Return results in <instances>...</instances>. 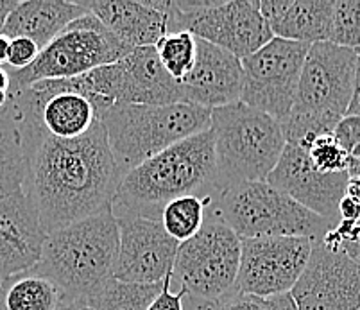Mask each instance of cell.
Segmentation results:
<instances>
[{"instance_id": "obj_17", "label": "cell", "mask_w": 360, "mask_h": 310, "mask_svg": "<svg viewBox=\"0 0 360 310\" xmlns=\"http://www.w3.org/2000/svg\"><path fill=\"white\" fill-rule=\"evenodd\" d=\"M198 40V38H195ZM183 103L215 110L240 101L242 63L230 52L198 40L192 70L179 81Z\"/></svg>"}, {"instance_id": "obj_39", "label": "cell", "mask_w": 360, "mask_h": 310, "mask_svg": "<svg viewBox=\"0 0 360 310\" xmlns=\"http://www.w3.org/2000/svg\"><path fill=\"white\" fill-rule=\"evenodd\" d=\"M9 44H11V38H8V36L0 32V67H4L8 63Z\"/></svg>"}, {"instance_id": "obj_2", "label": "cell", "mask_w": 360, "mask_h": 310, "mask_svg": "<svg viewBox=\"0 0 360 310\" xmlns=\"http://www.w3.org/2000/svg\"><path fill=\"white\" fill-rule=\"evenodd\" d=\"M221 190L210 129L181 140L122 176L111 212L160 221L167 203L185 195L212 201Z\"/></svg>"}, {"instance_id": "obj_38", "label": "cell", "mask_w": 360, "mask_h": 310, "mask_svg": "<svg viewBox=\"0 0 360 310\" xmlns=\"http://www.w3.org/2000/svg\"><path fill=\"white\" fill-rule=\"evenodd\" d=\"M16 4H18V2H15V0H0V32H2V27H4L6 18H8L9 13L15 9Z\"/></svg>"}, {"instance_id": "obj_26", "label": "cell", "mask_w": 360, "mask_h": 310, "mask_svg": "<svg viewBox=\"0 0 360 310\" xmlns=\"http://www.w3.org/2000/svg\"><path fill=\"white\" fill-rule=\"evenodd\" d=\"M163 68L172 79L181 81L192 70L198 52V40L191 32H169L155 45Z\"/></svg>"}, {"instance_id": "obj_23", "label": "cell", "mask_w": 360, "mask_h": 310, "mask_svg": "<svg viewBox=\"0 0 360 310\" xmlns=\"http://www.w3.org/2000/svg\"><path fill=\"white\" fill-rule=\"evenodd\" d=\"M63 299L54 282L29 271L2 283L0 310H56Z\"/></svg>"}, {"instance_id": "obj_9", "label": "cell", "mask_w": 360, "mask_h": 310, "mask_svg": "<svg viewBox=\"0 0 360 310\" xmlns=\"http://www.w3.org/2000/svg\"><path fill=\"white\" fill-rule=\"evenodd\" d=\"M240 266V237L224 221L206 214L198 235L179 244L170 285L186 296L215 302L235 290Z\"/></svg>"}, {"instance_id": "obj_35", "label": "cell", "mask_w": 360, "mask_h": 310, "mask_svg": "<svg viewBox=\"0 0 360 310\" xmlns=\"http://www.w3.org/2000/svg\"><path fill=\"white\" fill-rule=\"evenodd\" d=\"M264 302H265V306H267V310H297L290 292H287V295L273 296V298H267L264 299Z\"/></svg>"}, {"instance_id": "obj_40", "label": "cell", "mask_w": 360, "mask_h": 310, "mask_svg": "<svg viewBox=\"0 0 360 310\" xmlns=\"http://www.w3.org/2000/svg\"><path fill=\"white\" fill-rule=\"evenodd\" d=\"M9 86H11V79H9V70L8 67H0V90L9 92Z\"/></svg>"}, {"instance_id": "obj_20", "label": "cell", "mask_w": 360, "mask_h": 310, "mask_svg": "<svg viewBox=\"0 0 360 310\" xmlns=\"http://www.w3.org/2000/svg\"><path fill=\"white\" fill-rule=\"evenodd\" d=\"M260 9L274 38L309 45L328 41L333 0H264Z\"/></svg>"}, {"instance_id": "obj_15", "label": "cell", "mask_w": 360, "mask_h": 310, "mask_svg": "<svg viewBox=\"0 0 360 310\" xmlns=\"http://www.w3.org/2000/svg\"><path fill=\"white\" fill-rule=\"evenodd\" d=\"M348 179V172H319L305 149L296 143H287L267 183L335 226L339 223V203L346 194Z\"/></svg>"}, {"instance_id": "obj_12", "label": "cell", "mask_w": 360, "mask_h": 310, "mask_svg": "<svg viewBox=\"0 0 360 310\" xmlns=\"http://www.w3.org/2000/svg\"><path fill=\"white\" fill-rule=\"evenodd\" d=\"M314 240L307 237L240 239V266L235 290L267 299L287 295L303 275Z\"/></svg>"}, {"instance_id": "obj_16", "label": "cell", "mask_w": 360, "mask_h": 310, "mask_svg": "<svg viewBox=\"0 0 360 310\" xmlns=\"http://www.w3.org/2000/svg\"><path fill=\"white\" fill-rule=\"evenodd\" d=\"M47 231L25 192L0 199V283L34 269Z\"/></svg>"}, {"instance_id": "obj_29", "label": "cell", "mask_w": 360, "mask_h": 310, "mask_svg": "<svg viewBox=\"0 0 360 310\" xmlns=\"http://www.w3.org/2000/svg\"><path fill=\"white\" fill-rule=\"evenodd\" d=\"M321 243L328 250L345 253L360 266V221H339Z\"/></svg>"}, {"instance_id": "obj_10", "label": "cell", "mask_w": 360, "mask_h": 310, "mask_svg": "<svg viewBox=\"0 0 360 310\" xmlns=\"http://www.w3.org/2000/svg\"><path fill=\"white\" fill-rule=\"evenodd\" d=\"M133 51L117 40L99 18L86 13L72 22L58 38L38 54L34 63L24 70H9V90L27 88L38 81L70 79L104 65L117 63Z\"/></svg>"}, {"instance_id": "obj_32", "label": "cell", "mask_w": 360, "mask_h": 310, "mask_svg": "<svg viewBox=\"0 0 360 310\" xmlns=\"http://www.w3.org/2000/svg\"><path fill=\"white\" fill-rule=\"evenodd\" d=\"M183 298L185 292L183 290H172L170 285V276L163 283V289L156 299L147 306V310H183Z\"/></svg>"}, {"instance_id": "obj_13", "label": "cell", "mask_w": 360, "mask_h": 310, "mask_svg": "<svg viewBox=\"0 0 360 310\" xmlns=\"http://www.w3.org/2000/svg\"><path fill=\"white\" fill-rule=\"evenodd\" d=\"M119 226V254L113 278L124 283L153 285L172 273L179 243L156 219L126 215L115 217Z\"/></svg>"}, {"instance_id": "obj_25", "label": "cell", "mask_w": 360, "mask_h": 310, "mask_svg": "<svg viewBox=\"0 0 360 310\" xmlns=\"http://www.w3.org/2000/svg\"><path fill=\"white\" fill-rule=\"evenodd\" d=\"M208 205L210 201L198 198V195L178 198L165 205L160 223L176 243L183 244L199 233L206 221Z\"/></svg>"}, {"instance_id": "obj_18", "label": "cell", "mask_w": 360, "mask_h": 310, "mask_svg": "<svg viewBox=\"0 0 360 310\" xmlns=\"http://www.w3.org/2000/svg\"><path fill=\"white\" fill-rule=\"evenodd\" d=\"M115 67V104H165L183 103L179 81L163 68L155 47H136Z\"/></svg>"}, {"instance_id": "obj_36", "label": "cell", "mask_w": 360, "mask_h": 310, "mask_svg": "<svg viewBox=\"0 0 360 310\" xmlns=\"http://www.w3.org/2000/svg\"><path fill=\"white\" fill-rule=\"evenodd\" d=\"M56 310H94L84 298H63Z\"/></svg>"}, {"instance_id": "obj_5", "label": "cell", "mask_w": 360, "mask_h": 310, "mask_svg": "<svg viewBox=\"0 0 360 310\" xmlns=\"http://www.w3.org/2000/svg\"><path fill=\"white\" fill-rule=\"evenodd\" d=\"M122 172H129L167 148L210 129V110L188 103L115 104L99 115Z\"/></svg>"}, {"instance_id": "obj_41", "label": "cell", "mask_w": 360, "mask_h": 310, "mask_svg": "<svg viewBox=\"0 0 360 310\" xmlns=\"http://www.w3.org/2000/svg\"><path fill=\"white\" fill-rule=\"evenodd\" d=\"M348 174L349 176H360V160H353V162L349 163Z\"/></svg>"}, {"instance_id": "obj_27", "label": "cell", "mask_w": 360, "mask_h": 310, "mask_svg": "<svg viewBox=\"0 0 360 310\" xmlns=\"http://www.w3.org/2000/svg\"><path fill=\"white\" fill-rule=\"evenodd\" d=\"M330 44L360 51V0L333 2Z\"/></svg>"}, {"instance_id": "obj_31", "label": "cell", "mask_w": 360, "mask_h": 310, "mask_svg": "<svg viewBox=\"0 0 360 310\" xmlns=\"http://www.w3.org/2000/svg\"><path fill=\"white\" fill-rule=\"evenodd\" d=\"M40 52L38 45L29 38H11L6 67L11 68V70H24L29 65L34 63Z\"/></svg>"}, {"instance_id": "obj_33", "label": "cell", "mask_w": 360, "mask_h": 310, "mask_svg": "<svg viewBox=\"0 0 360 310\" xmlns=\"http://www.w3.org/2000/svg\"><path fill=\"white\" fill-rule=\"evenodd\" d=\"M217 310H267V306L264 299L233 290L219 303Z\"/></svg>"}, {"instance_id": "obj_3", "label": "cell", "mask_w": 360, "mask_h": 310, "mask_svg": "<svg viewBox=\"0 0 360 310\" xmlns=\"http://www.w3.org/2000/svg\"><path fill=\"white\" fill-rule=\"evenodd\" d=\"M119 226L111 208L47 233L34 273L44 275L63 298H84L113 278Z\"/></svg>"}, {"instance_id": "obj_7", "label": "cell", "mask_w": 360, "mask_h": 310, "mask_svg": "<svg viewBox=\"0 0 360 310\" xmlns=\"http://www.w3.org/2000/svg\"><path fill=\"white\" fill-rule=\"evenodd\" d=\"M206 214L224 221L240 239L307 237L321 243L333 224L267 181H244L222 188Z\"/></svg>"}, {"instance_id": "obj_4", "label": "cell", "mask_w": 360, "mask_h": 310, "mask_svg": "<svg viewBox=\"0 0 360 310\" xmlns=\"http://www.w3.org/2000/svg\"><path fill=\"white\" fill-rule=\"evenodd\" d=\"M355 68L356 51L330 41L310 45L292 110L280 122L287 143L307 149L314 138L333 133L348 112Z\"/></svg>"}, {"instance_id": "obj_6", "label": "cell", "mask_w": 360, "mask_h": 310, "mask_svg": "<svg viewBox=\"0 0 360 310\" xmlns=\"http://www.w3.org/2000/svg\"><path fill=\"white\" fill-rule=\"evenodd\" d=\"M210 131L221 190L244 181H267L287 146L276 119L240 101L212 110Z\"/></svg>"}, {"instance_id": "obj_21", "label": "cell", "mask_w": 360, "mask_h": 310, "mask_svg": "<svg viewBox=\"0 0 360 310\" xmlns=\"http://www.w3.org/2000/svg\"><path fill=\"white\" fill-rule=\"evenodd\" d=\"M88 11L81 2L63 0H27L18 2L2 27L8 38H29L44 51L72 22Z\"/></svg>"}, {"instance_id": "obj_11", "label": "cell", "mask_w": 360, "mask_h": 310, "mask_svg": "<svg viewBox=\"0 0 360 310\" xmlns=\"http://www.w3.org/2000/svg\"><path fill=\"white\" fill-rule=\"evenodd\" d=\"M309 49V44L273 38L251 56L240 60V103L283 122L292 110Z\"/></svg>"}, {"instance_id": "obj_43", "label": "cell", "mask_w": 360, "mask_h": 310, "mask_svg": "<svg viewBox=\"0 0 360 310\" xmlns=\"http://www.w3.org/2000/svg\"><path fill=\"white\" fill-rule=\"evenodd\" d=\"M0 292H2V283H0Z\"/></svg>"}, {"instance_id": "obj_19", "label": "cell", "mask_w": 360, "mask_h": 310, "mask_svg": "<svg viewBox=\"0 0 360 310\" xmlns=\"http://www.w3.org/2000/svg\"><path fill=\"white\" fill-rule=\"evenodd\" d=\"M169 0H94L81 2L129 49L155 47L167 34Z\"/></svg>"}, {"instance_id": "obj_24", "label": "cell", "mask_w": 360, "mask_h": 310, "mask_svg": "<svg viewBox=\"0 0 360 310\" xmlns=\"http://www.w3.org/2000/svg\"><path fill=\"white\" fill-rule=\"evenodd\" d=\"M163 283L142 285V283H124L111 278L97 289L86 302L94 310H147L162 292Z\"/></svg>"}, {"instance_id": "obj_42", "label": "cell", "mask_w": 360, "mask_h": 310, "mask_svg": "<svg viewBox=\"0 0 360 310\" xmlns=\"http://www.w3.org/2000/svg\"><path fill=\"white\" fill-rule=\"evenodd\" d=\"M8 104V92H4V90H0V110Z\"/></svg>"}, {"instance_id": "obj_37", "label": "cell", "mask_w": 360, "mask_h": 310, "mask_svg": "<svg viewBox=\"0 0 360 310\" xmlns=\"http://www.w3.org/2000/svg\"><path fill=\"white\" fill-rule=\"evenodd\" d=\"M345 195L360 207V176H349Z\"/></svg>"}, {"instance_id": "obj_14", "label": "cell", "mask_w": 360, "mask_h": 310, "mask_svg": "<svg viewBox=\"0 0 360 310\" xmlns=\"http://www.w3.org/2000/svg\"><path fill=\"white\" fill-rule=\"evenodd\" d=\"M290 296L297 310H359L360 266L345 253L314 243L309 264Z\"/></svg>"}, {"instance_id": "obj_34", "label": "cell", "mask_w": 360, "mask_h": 310, "mask_svg": "<svg viewBox=\"0 0 360 310\" xmlns=\"http://www.w3.org/2000/svg\"><path fill=\"white\" fill-rule=\"evenodd\" d=\"M346 115L360 117V51H356V68H355V79H353V93H352V101H349Z\"/></svg>"}, {"instance_id": "obj_22", "label": "cell", "mask_w": 360, "mask_h": 310, "mask_svg": "<svg viewBox=\"0 0 360 310\" xmlns=\"http://www.w3.org/2000/svg\"><path fill=\"white\" fill-rule=\"evenodd\" d=\"M31 153V136L8 103L0 110V199L25 190Z\"/></svg>"}, {"instance_id": "obj_44", "label": "cell", "mask_w": 360, "mask_h": 310, "mask_svg": "<svg viewBox=\"0 0 360 310\" xmlns=\"http://www.w3.org/2000/svg\"><path fill=\"white\" fill-rule=\"evenodd\" d=\"M359 310H360V309H359Z\"/></svg>"}, {"instance_id": "obj_8", "label": "cell", "mask_w": 360, "mask_h": 310, "mask_svg": "<svg viewBox=\"0 0 360 310\" xmlns=\"http://www.w3.org/2000/svg\"><path fill=\"white\" fill-rule=\"evenodd\" d=\"M191 32L194 38L238 60L269 44L274 36L265 22L260 0H210V2H167V34Z\"/></svg>"}, {"instance_id": "obj_30", "label": "cell", "mask_w": 360, "mask_h": 310, "mask_svg": "<svg viewBox=\"0 0 360 310\" xmlns=\"http://www.w3.org/2000/svg\"><path fill=\"white\" fill-rule=\"evenodd\" d=\"M333 136L352 162L360 160V117H342L333 129Z\"/></svg>"}, {"instance_id": "obj_1", "label": "cell", "mask_w": 360, "mask_h": 310, "mask_svg": "<svg viewBox=\"0 0 360 310\" xmlns=\"http://www.w3.org/2000/svg\"><path fill=\"white\" fill-rule=\"evenodd\" d=\"M27 133L32 153L24 192L34 203L47 233L111 208L124 172L101 120L74 140Z\"/></svg>"}, {"instance_id": "obj_28", "label": "cell", "mask_w": 360, "mask_h": 310, "mask_svg": "<svg viewBox=\"0 0 360 310\" xmlns=\"http://www.w3.org/2000/svg\"><path fill=\"white\" fill-rule=\"evenodd\" d=\"M305 151L309 155L312 165L319 172H325V174H339V172L349 171L352 160L346 155L345 149L340 148L339 142L333 136V133L314 138Z\"/></svg>"}]
</instances>
